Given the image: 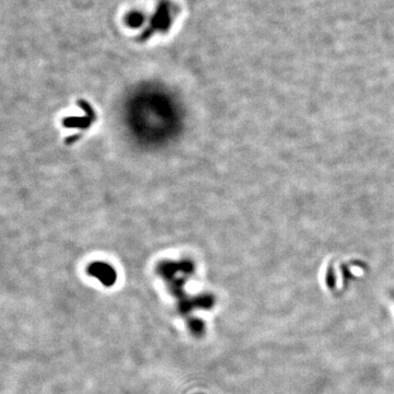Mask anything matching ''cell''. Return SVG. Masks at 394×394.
<instances>
[{
    "instance_id": "1",
    "label": "cell",
    "mask_w": 394,
    "mask_h": 394,
    "mask_svg": "<svg viewBox=\"0 0 394 394\" xmlns=\"http://www.w3.org/2000/svg\"><path fill=\"white\" fill-rule=\"evenodd\" d=\"M88 273L98 278L103 285L106 286H112L113 284L116 282V273L113 270L112 266H110L106 263L103 262H94L91 264L88 268Z\"/></svg>"
},
{
    "instance_id": "2",
    "label": "cell",
    "mask_w": 394,
    "mask_h": 394,
    "mask_svg": "<svg viewBox=\"0 0 394 394\" xmlns=\"http://www.w3.org/2000/svg\"><path fill=\"white\" fill-rule=\"evenodd\" d=\"M171 8L169 7V4H162L160 7V10L158 12V19H156V22L154 23L152 28L150 30L148 33L144 34V38H148L150 36L149 34H152L154 31L158 30V31H166L168 26L170 24V10Z\"/></svg>"
},
{
    "instance_id": "3",
    "label": "cell",
    "mask_w": 394,
    "mask_h": 394,
    "mask_svg": "<svg viewBox=\"0 0 394 394\" xmlns=\"http://www.w3.org/2000/svg\"><path fill=\"white\" fill-rule=\"evenodd\" d=\"M96 120V115L92 114L88 118H69L64 120V125L67 127H77V128H89L92 122Z\"/></svg>"
}]
</instances>
